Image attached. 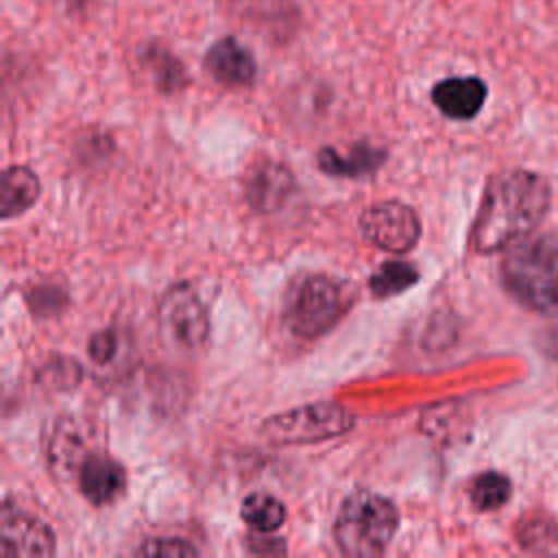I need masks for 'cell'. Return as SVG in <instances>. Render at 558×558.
<instances>
[{
    "mask_svg": "<svg viewBox=\"0 0 558 558\" xmlns=\"http://www.w3.org/2000/svg\"><path fill=\"white\" fill-rule=\"evenodd\" d=\"M39 179L26 166H11L2 174V198L0 209L2 218H13L24 214L39 198Z\"/></svg>",
    "mask_w": 558,
    "mask_h": 558,
    "instance_id": "14",
    "label": "cell"
},
{
    "mask_svg": "<svg viewBox=\"0 0 558 558\" xmlns=\"http://www.w3.org/2000/svg\"><path fill=\"white\" fill-rule=\"evenodd\" d=\"M76 477L83 497L94 506H107L116 501L126 486L124 466L107 453H87L78 462Z\"/></svg>",
    "mask_w": 558,
    "mask_h": 558,
    "instance_id": "10",
    "label": "cell"
},
{
    "mask_svg": "<svg viewBox=\"0 0 558 558\" xmlns=\"http://www.w3.org/2000/svg\"><path fill=\"white\" fill-rule=\"evenodd\" d=\"M2 545L4 556H50L54 554V534L37 517L13 506L2 508Z\"/></svg>",
    "mask_w": 558,
    "mask_h": 558,
    "instance_id": "8",
    "label": "cell"
},
{
    "mask_svg": "<svg viewBox=\"0 0 558 558\" xmlns=\"http://www.w3.org/2000/svg\"><path fill=\"white\" fill-rule=\"evenodd\" d=\"M418 281V270L408 264V262H399V259H390L384 262L373 275H371V292L379 299H388L395 296L399 292H405L408 288H412Z\"/></svg>",
    "mask_w": 558,
    "mask_h": 558,
    "instance_id": "17",
    "label": "cell"
},
{
    "mask_svg": "<svg viewBox=\"0 0 558 558\" xmlns=\"http://www.w3.org/2000/svg\"><path fill=\"white\" fill-rule=\"evenodd\" d=\"M512 495V484L510 480L504 475V473H497V471H486V473H480L473 484H471V490H469V497H471V504L482 510V512H488V510H497L501 508Z\"/></svg>",
    "mask_w": 558,
    "mask_h": 558,
    "instance_id": "18",
    "label": "cell"
},
{
    "mask_svg": "<svg viewBox=\"0 0 558 558\" xmlns=\"http://www.w3.org/2000/svg\"><path fill=\"white\" fill-rule=\"evenodd\" d=\"M240 514L255 532H275L286 521V506L268 493H251L244 497Z\"/></svg>",
    "mask_w": 558,
    "mask_h": 558,
    "instance_id": "16",
    "label": "cell"
},
{
    "mask_svg": "<svg viewBox=\"0 0 558 558\" xmlns=\"http://www.w3.org/2000/svg\"><path fill=\"white\" fill-rule=\"evenodd\" d=\"M344 310L342 288L325 277L312 275L294 283L286 299V323L301 338H314L331 329Z\"/></svg>",
    "mask_w": 558,
    "mask_h": 558,
    "instance_id": "5",
    "label": "cell"
},
{
    "mask_svg": "<svg viewBox=\"0 0 558 558\" xmlns=\"http://www.w3.org/2000/svg\"><path fill=\"white\" fill-rule=\"evenodd\" d=\"M264 532H259V536L251 534L246 536V547L251 554H286V541L277 538V536H262Z\"/></svg>",
    "mask_w": 558,
    "mask_h": 558,
    "instance_id": "23",
    "label": "cell"
},
{
    "mask_svg": "<svg viewBox=\"0 0 558 558\" xmlns=\"http://www.w3.org/2000/svg\"><path fill=\"white\" fill-rule=\"evenodd\" d=\"M140 59L146 68V72L153 76L155 85L161 92H177L187 83L185 76V68L183 63L163 46L157 41H150L146 46H142L140 50Z\"/></svg>",
    "mask_w": 558,
    "mask_h": 558,
    "instance_id": "15",
    "label": "cell"
},
{
    "mask_svg": "<svg viewBox=\"0 0 558 558\" xmlns=\"http://www.w3.org/2000/svg\"><path fill=\"white\" fill-rule=\"evenodd\" d=\"M44 373L50 375L46 381L50 386H54V388H59V386H63V388L74 386V381H78V377H81L78 364L74 360H63V357H59L52 364H48L44 368Z\"/></svg>",
    "mask_w": 558,
    "mask_h": 558,
    "instance_id": "21",
    "label": "cell"
},
{
    "mask_svg": "<svg viewBox=\"0 0 558 558\" xmlns=\"http://www.w3.org/2000/svg\"><path fill=\"white\" fill-rule=\"evenodd\" d=\"M488 87L480 76H449L432 87V102L451 120H471L480 113Z\"/></svg>",
    "mask_w": 558,
    "mask_h": 558,
    "instance_id": "11",
    "label": "cell"
},
{
    "mask_svg": "<svg viewBox=\"0 0 558 558\" xmlns=\"http://www.w3.org/2000/svg\"><path fill=\"white\" fill-rule=\"evenodd\" d=\"M519 543L534 554H558V525L547 519L532 517L517 530Z\"/></svg>",
    "mask_w": 558,
    "mask_h": 558,
    "instance_id": "19",
    "label": "cell"
},
{
    "mask_svg": "<svg viewBox=\"0 0 558 558\" xmlns=\"http://www.w3.org/2000/svg\"><path fill=\"white\" fill-rule=\"evenodd\" d=\"M63 2H68L70 7H76V9H81V7H85L87 2H92V0H63Z\"/></svg>",
    "mask_w": 558,
    "mask_h": 558,
    "instance_id": "25",
    "label": "cell"
},
{
    "mask_svg": "<svg viewBox=\"0 0 558 558\" xmlns=\"http://www.w3.org/2000/svg\"><path fill=\"white\" fill-rule=\"evenodd\" d=\"M399 525L395 504L373 490L351 493L333 523V538L342 554L355 558L381 556Z\"/></svg>",
    "mask_w": 558,
    "mask_h": 558,
    "instance_id": "3",
    "label": "cell"
},
{
    "mask_svg": "<svg viewBox=\"0 0 558 558\" xmlns=\"http://www.w3.org/2000/svg\"><path fill=\"white\" fill-rule=\"evenodd\" d=\"M292 187V172L283 163L264 159L248 172L246 198L259 211H275L288 201Z\"/></svg>",
    "mask_w": 558,
    "mask_h": 558,
    "instance_id": "12",
    "label": "cell"
},
{
    "mask_svg": "<svg viewBox=\"0 0 558 558\" xmlns=\"http://www.w3.org/2000/svg\"><path fill=\"white\" fill-rule=\"evenodd\" d=\"M205 70L225 87H248L257 76L255 57L235 37H220L205 52Z\"/></svg>",
    "mask_w": 558,
    "mask_h": 558,
    "instance_id": "9",
    "label": "cell"
},
{
    "mask_svg": "<svg viewBox=\"0 0 558 558\" xmlns=\"http://www.w3.org/2000/svg\"><path fill=\"white\" fill-rule=\"evenodd\" d=\"M89 355L98 364H107L113 360L118 351V336L111 329H102L89 338Z\"/></svg>",
    "mask_w": 558,
    "mask_h": 558,
    "instance_id": "22",
    "label": "cell"
},
{
    "mask_svg": "<svg viewBox=\"0 0 558 558\" xmlns=\"http://www.w3.org/2000/svg\"><path fill=\"white\" fill-rule=\"evenodd\" d=\"M316 159L318 168L331 177H366L381 166L386 153L371 144H353L347 155L325 146L318 150Z\"/></svg>",
    "mask_w": 558,
    "mask_h": 558,
    "instance_id": "13",
    "label": "cell"
},
{
    "mask_svg": "<svg viewBox=\"0 0 558 558\" xmlns=\"http://www.w3.org/2000/svg\"><path fill=\"white\" fill-rule=\"evenodd\" d=\"M549 209L547 181L530 170L495 174L482 196L471 244L477 253H497L527 238Z\"/></svg>",
    "mask_w": 558,
    "mask_h": 558,
    "instance_id": "1",
    "label": "cell"
},
{
    "mask_svg": "<svg viewBox=\"0 0 558 558\" xmlns=\"http://www.w3.org/2000/svg\"><path fill=\"white\" fill-rule=\"evenodd\" d=\"M135 554L150 558H181V556H198V549L183 538H148L142 543Z\"/></svg>",
    "mask_w": 558,
    "mask_h": 558,
    "instance_id": "20",
    "label": "cell"
},
{
    "mask_svg": "<svg viewBox=\"0 0 558 558\" xmlns=\"http://www.w3.org/2000/svg\"><path fill=\"white\" fill-rule=\"evenodd\" d=\"M545 347H547V351H549L551 355L558 357V327L547 333V344H545Z\"/></svg>",
    "mask_w": 558,
    "mask_h": 558,
    "instance_id": "24",
    "label": "cell"
},
{
    "mask_svg": "<svg viewBox=\"0 0 558 558\" xmlns=\"http://www.w3.org/2000/svg\"><path fill=\"white\" fill-rule=\"evenodd\" d=\"M355 425L353 414L331 401L307 403L264 421L262 434L275 445H307L336 438Z\"/></svg>",
    "mask_w": 558,
    "mask_h": 558,
    "instance_id": "4",
    "label": "cell"
},
{
    "mask_svg": "<svg viewBox=\"0 0 558 558\" xmlns=\"http://www.w3.org/2000/svg\"><path fill=\"white\" fill-rule=\"evenodd\" d=\"M506 290L527 310L558 314V235H527L506 251L501 262Z\"/></svg>",
    "mask_w": 558,
    "mask_h": 558,
    "instance_id": "2",
    "label": "cell"
},
{
    "mask_svg": "<svg viewBox=\"0 0 558 558\" xmlns=\"http://www.w3.org/2000/svg\"><path fill=\"white\" fill-rule=\"evenodd\" d=\"M159 318L163 329L181 347L196 349L207 340L209 318L205 305L187 283H177L163 294Z\"/></svg>",
    "mask_w": 558,
    "mask_h": 558,
    "instance_id": "7",
    "label": "cell"
},
{
    "mask_svg": "<svg viewBox=\"0 0 558 558\" xmlns=\"http://www.w3.org/2000/svg\"><path fill=\"white\" fill-rule=\"evenodd\" d=\"M360 231L371 244L388 253H405L418 242L421 222L410 205L384 201L362 211Z\"/></svg>",
    "mask_w": 558,
    "mask_h": 558,
    "instance_id": "6",
    "label": "cell"
}]
</instances>
